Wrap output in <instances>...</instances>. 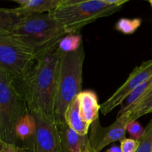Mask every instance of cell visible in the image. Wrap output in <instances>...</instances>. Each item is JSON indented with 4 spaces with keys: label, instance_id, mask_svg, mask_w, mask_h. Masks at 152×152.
<instances>
[{
    "label": "cell",
    "instance_id": "603a6c76",
    "mask_svg": "<svg viewBox=\"0 0 152 152\" xmlns=\"http://www.w3.org/2000/svg\"><path fill=\"white\" fill-rule=\"evenodd\" d=\"M0 152H22L20 147L0 141Z\"/></svg>",
    "mask_w": 152,
    "mask_h": 152
},
{
    "label": "cell",
    "instance_id": "ffe728a7",
    "mask_svg": "<svg viewBox=\"0 0 152 152\" xmlns=\"http://www.w3.org/2000/svg\"><path fill=\"white\" fill-rule=\"evenodd\" d=\"M139 142L136 152H152V119L145 128V133Z\"/></svg>",
    "mask_w": 152,
    "mask_h": 152
},
{
    "label": "cell",
    "instance_id": "6da1fadb",
    "mask_svg": "<svg viewBox=\"0 0 152 152\" xmlns=\"http://www.w3.org/2000/svg\"><path fill=\"white\" fill-rule=\"evenodd\" d=\"M60 50L58 44L39 53L35 63L17 84L31 114L53 119Z\"/></svg>",
    "mask_w": 152,
    "mask_h": 152
},
{
    "label": "cell",
    "instance_id": "2e32d148",
    "mask_svg": "<svg viewBox=\"0 0 152 152\" xmlns=\"http://www.w3.org/2000/svg\"><path fill=\"white\" fill-rule=\"evenodd\" d=\"M152 88V77H150L148 80L144 82L141 85H140L132 94L129 96V97L125 100L121 105V108L118 113L117 117H120L123 114H124L127 110L134 105L137 103L142 97H143L148 91Z\"/></svg>",
    "mask_w": 152,
    "mask_h": 152
},
{
    "label": "cell",
    "instance_id": "277c9868",
    "mask_svg": "<svg viewBox=\"0 0 152 152\" xmlns=\"http://www.w3.org/2000/svg\"><path fill=\"white\" fill-rule=\"evenodd\" d=\"M28 112V104L15 77L0 68V141L16 145L15 128Z\"/></svg>",
    "mask_w": 152,
    "mask_h": 152
},
{
    "label": "cell",
    "instance_id": "7a4b0ae2",
    "mask_svg": "<svg viewBox=\"0 0 152 152\" xmlns=\"http://www.w3.org/2000/svg\"><path fill=\"white\" fill-rule=\"evenodd\" d=\"M128 0H62L49 13L68 34H80L82 28L100 18L119 11Z\"/></svg>",
    "mask_w": 152,
    "mask_h": 152
},
{
    "label": "cell",
    "instance_id": "484cf974",
    "mask_svg": "<svg viewBox=\"0 0 152 152\" xmlns=\"http://www.w3.org/2000/svg\"><path fill=\"white\" fill-rule=\"evenodd\" d=\"M151 113H152V111H151Z\"/></svg>",
    "mask_w": 152,
    "mask_h": 152
},
{
    "label": "cell",
    "instance_id": "8992f818",
    "mask_svg": "<svg viewBox=\"0 0 152 152\" xmlns=\"http://www.w3.org/2000/svg\"><path fill=\"white\" fill-rule=\"evenodd\" d=\"M37 53L18 36L9 31H0V68L16 80L27 75L37 59Z\"/></svg>",
    "mask_w": 152,
    "mask_h": 152
},
{
    "label": "cell",
    "instance_id": "8fae6325",
    "mask_svg": "<svg viewBox=\"0 0 152 152\" xmlns=\"http://www.w3.org/2000/svg\"><path fill=\"white\" fill-rule=\"evenodd\" d=\"M19 7L13 11L21 17L34 14L50 13L60 4L62 0H15Z\"/></svg>",
    "mask_w": 152,
    "mask_h": 152
},
{
    "label": "cell",
    "instance_id": "52a82bcc",
    "mask_svg": "<svg viewBox=\"0 0 152 152\" xmlns=\"http://www.w3.org/2000/svg\"><path fill=\"white\" fill-rule=\"evenodd\" d=\"M32 114L37 122V129L31 137L21 144L22 152H62L54 120L38 114Z\"/></svg>",
    "mask_w": 152,
    "mask_h": 152
},
{
    "label": "cell",
    "instance_id": "7402d4cb",
    "mask_svg": "<svg viewBox=\"0 0 152 152\" xmlns=\"http://www.w3.org/2000/svg\"><path fill=\"white\" fill-rule=\"evenodd\" d=\"M139 140L132 138H125L120 141V148L122 152H136L139 146Z\"/></svg>",
    "mask_w": 152,
    "mask_h": 152
},
{
    "label": "cell",
    "instance_id": "d4e9b609",
    "mask_svg": "<svg viewBox=\"0 0 152 152\" xmlns=\"http://www.w3.org/2000/svg\"><path fill=\"white\" fill-rule=\"evenodd\" d=\"M149 3H150V4H151V7H152V0H150Z\"/></svg>",
    "mask_w": 152,
    "mask_h": 152
},
{
    "label": "cell",
    "instance_id": "30bf717a",
    "mask_svg": "<svg viewBox=\"0 0 152 152\" xmlns=\"http://www.w3.org/2000/svg\"><path fill=\"white\" fill-rule=\"evenodd\" d=\"M56 125L62 152H88V135L78 134L66 123Z\"/></svg>",
    "mask_w": 152,
    "mask_h": 152
},
{
    "label": "cell",
    "instance_id": "5bb4252c",
    "mask_svg": "<svg viewBox=\"0 0 152 152\" xmlns=\"http://www.w3.org/2000/svg\"><path fill=\"white\" fill-rule=\"evenodd\" d=\"M37 129V122L34 115L28 112L22 117L15 128L16 145L20 147L21 144L34 135Z\"/></svg>",
    "mask_w": 152,
    "mask_h": 152
},
{
    "label": "cell",
    "instance_id": "4fadbf2b",
    "mask_svg": "<svg viewBox=\"0 0 152 152\" xmlns=\"http://www.w3.org/2000/svg\"><path fill=\"white\" fill-rule=\"evenodd\" d=\"M65 121L76 133L81 136L88 134L91 124L85 121L80 110V102L77 96L71 102L65 112Z\"/></svg>",
    "mask_w": 152,
    "mask_h": 152
},
{
    "label": "cell",
    "instance_id": "9c48e42d",
    "mask_svg": "<svg viewBox=\"0 0 152 152\" xmlns=\"http://www.w3.org/2000/svg\"><path fill=\"white\" fill-rule=\"evenodd\" d=\"M151 77L152 59H149L136 67L129 74L126 81L108 99L101 104V114L106 115L119 105H121L140 85Z\"/></svg>",
    "mask_w": 152,
    "mask_h": 152
},
{
    "label": "cell",
    "instance_id": "3957f363",
    "mask_svg": "<svg viewBox=\"0 0 152 152\" xmlns=\"http://www.w3.org/2000/svg\"><path fill=\"white\" fill-rule=\"evenodd\" d=\"M85 56L83 45L75 51H60L53 111V118L56 124L65 123V115L68 106L83 91Z\"/></svg>",
    "mask_w": 152,
    "mask_h": 152
},
{
    "label": "cell",
    "instance_id": "cb8c5ba5",
    "mask_svg": "<svg viewBox=\"0 0 152 152\" xmlns=\"http://www.w3.org/2000/svg\"><path fill=\"white\" fill-rule=\"evenodd\" d=\"M105 152H122L121 148L118 145H112L111 147H110L108 150H106Z\"/></svg>",
    "mask_w": 152,
    "mask_h": 152
},
{
    "label": "cell",
    "instance_id": "9a60e30c",
    "mask_svg": "<svg viewBox=\"0 0 152 152\" xmlns=\"http://www.w3.org/2000/svg\"><path fill=\"white\" fill-rule=\"evenodd\" d=\"M152 111V88L135 105L131 107L122 115H125L128 121L137 120L140 117L150 114ZM121 116V115H120Z\"/></svg>",
    "mask_w": 152,
    "mask_h": 152
},
{
    "label": "cell",
    "instance_id": "e0dca14e",
    "mask_svg": "<svg viewBox=\"0 0 152 152\" xmlns=\"http://www.w3.org/2000/svg\"><path fill=\"white\" fill-rule=\"evenodd\" d=\"M22 19L13 8H0V31L12 32L16 24Z\"/></svg>",
    "mask_w": 152,
    "mask_h": 152
},
{
    "label": "cell",
    "instance_id": "ac0fdd59",
    "mask_svg": "<svg viewBox=\"0 0 152 152\" xmlns=\"http://www.w3.org/2000/svg\"><path fill=\"white\" fill-rule=\"evenodd\" d=\"M83 45V39L80 34H68L62 37L58 43L61 52H73L78 50Z\"/></svg>",
    "mask_w": 152,
    "mask_h": 152
},
{
    "label": "cell",
    "instance_id": "7c38bea8",
    "mask_svg": "<svg viewBox=\"0 0 152 152\" xmlns=\"http://www.w3.org/2000/svg\"><path fill=\"white\" fill-rule=\"evenodd\" d=\"M80 102V110L85 121L91 124L99 118L100 105L98 102L96 94L93 91H83L77 96Z\"/></svg>",
    "mask_w": 152,
    "mask_h": 152
},
{
    "label": "cell",
    "instance_id": "44dd1931",
    "mask_svg": "<svg viewBox=\"0 0 152 152\" xmlns=\"http://www.w3.org/2000/svg\"><path fill=\"white\" fill-rule=\"evenodd\" d=\"M126 132L129 134L132 139L140 140L145 133V129L137 120L129 122L126 126Z\"/></svg>",
    "mask_w": 152,
    "mask_h": 152
},
{
    "label": "cell",
    "instance_id": "d6986e66",
    "mask_svg": "<svg viewBox=\"0 0 152 152\" xmlns=\"http://www.w3.org/2000/svg\"><path fill=\"white\" fill-rule=\"evenodd\" d=\"M142 20L139 18L127 19L122 18L117 21L115 25V28L117 31L124 34H132L140 27Z\"/></svg>",
    "mask_w": 152,
    "mask_h": 152
},
{
    "label": "cell",
    "instance_id": "5b68a950",
    "mask_svg": "<svg viewBox=\"0 0 152 152\" xmlns=\"http://www.w3.org/2000/svg\"><path fill=\"white\" fill-rule=\"evenodd\" d=\"M12 32L31 47L37 55L57 45L68 34L65 28L49 13L22 17Z\"/></svg>",
    "mask_w": 152,
    "mask_h": 152
},
{
    "label": "cell",
    "instance_id": "ba28073f",
    "mask_svg": "<svg viewBox=\"0 0 152 152\" xmlns=\"http://www.w3.org/2000/svg\"><path fill=\"white\" fill-rule=\"evenodd\" d=\"M129 122L125 115L117 118L114 123L107 127L101 126L99 118L91 124L88 132V152H100L105 147L116 141L126 138V126Z\"/></svg>",
    "mask_w": 152,
    "mask_h": 152
}]
</instances>
